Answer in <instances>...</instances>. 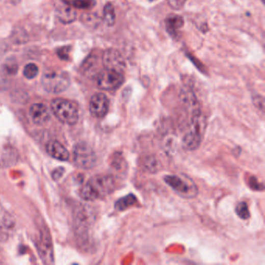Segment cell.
<instances>
[{
  "instance_id": "obj_1",
  "label": "cell",
  "mask_w": 265,
  "mask_h": 265,
  "mask_svg": "<svg viewBox=\"0 0 265 265\" xmlns=\"http://www.w3.org/2000/svg\"><path fill=\"white\" fill-rule=\"evenodd\" d=\"M116 186V180L113 176L96 175L82 187L80 194L86 201H96L113 193Z\"/></svg>"
},
{
  "instance_id": "obj_2",
  "label": "cell",
  "mask_w": 265,
  "mask_h": 265,
  "mask_svg": "<svg viewBox=\"0 0 265 265\" xmlns=\"http://www.w3.org/2000/svg\"><path fill=\"white\" fill-rule=\"evenodd\" d=\"M205 124L206 121L199 109L196 108L192 111L189 129L185 133L182 140V146L183 149L192 151L199 147L203 139Z\"/></svg>"
},
{
  "instance_id": "obj_3",
  "label": "cell",
  "mask_w": 265,
  "mask_h": 265,
  "mask_svg": "<svg viewBox=\"0 0 265 265\" xmlns=\"http://www.w3.org/2000/svg\"><path fill=\"white\" fill-rule=\"evenodd\" d=\"M41 84L46 91L59 93L67 90L70 84L69 75L61 69H48L43 72Z\"/></svg>"
},
{
  "instance_id": "obj_4",
  "label": "cell",
  "mask_w": 265,
  "mask_h": 265,
  "mask_svg": "<svg viewBox=\"0 0 265 265\" xmlns=\"http://www.w3.org/2000/svg\"><path fill=\"white\" fill-rule=\"evenodd\" d=\"M51 111L56 118L64 124L73 125L79 120V108L75 102L57 98L51 103Z\"/></svg>"
},
{
  "instance_id": "obj_5",
  "label": "cell",
  "mask_w": 265,
  "mask_h": 265,
  "mask_svg": "<svg viewBox=\"0 0 265 265\" xmlns=\"http://www.w3.org/2000/svg\"><path fill=\"white\" fill-rule=\"evenodd\" d=\"M164 180L170 188L183 198H195L198 195L196 185L191 179L173 174L165 176Z\"/></svg>"
},
{
  "instance_id": "obj_6",
  "label": "cell",
  "mask_w": 265,
  "mask_h": 265,
  "mask_svg": "<svg viewBox=\"0 0 265 265\" xmlns=\"http://www.w3.org/2000/svg\"><path fill=\"white\" fill-rule=\"evenodd\" d=\"M74 163L80 168H93L97 164V155L93 149L86 143L76 145L73 152Z\"/></svg>"
},
{
  "instance_id": "obj_7",
  "label": "cell",
  "mask_w": 265,
  "mask_h": 265,
  "mask_svg": "<svg viewBox=\"0 0 265 265\" xmlns=\"http://www.w3.org/2000/svg\"><path fill=\"white\" fill-rule=\"evenodd\" d=\"M124 73L104 69L97 76V84L99 88L112 91L119 88L124 84Z\"/></svg>"
},
{
  "instance_id": "obj_8",
  "label": "cell",
  "mask_w": 265,
  "mask_h": 265,
  "mask_svg": "<svg viewBox=\"0 0 265 265\" xmlns=\"http://www.w3.org/2000/svg\"><path fill=\"white\" fill-rule=\"evenodd\" d=\"M103 65L105 69L124 73L126 69V63L123 58L122 55L116 49H108L103 52Z\"/></svg>"
},
{
  "instance_id": "obj_9",
  "label": "cell",
  "mask_w": 265,
  "mask_h": 265,
  "mask_svg": "<svg viewBox=\"0 0 265 265\" xmlns=\"http://www.w3.org/2000/svg\"><path fill=\"white\" fill-rule=\"evenodd\" d=\"M110 106V102L108 97L102 93H95L92 96L90 100V112L93 116L102 118L108 114Z\"/></svg>"
},
{
  "instance_id": "obj_10",
  "label": "cell",
  "mask_w": 265,
  "mask_h": 265,
  "mask_svg": "<svg viewBox=\"0 0 265 265\" xmlns=\"http://www.w3.org/2000/svg\"><path fill=\"white\" fill-rule=\"evenodd\" d=\"M30 117L35 124L41 125L50 119V112L44 103H35L30 108Z\"/></svg>"
},
{
  "instance_id": "obj_11",
  "label": "cell",
  "mask_w": 265,
  "mask_h": 265,
  "mask_svg": "<svg viewBox=\"0 0 265 265\" xmlns=\"http://www.w3.org/2000/svg\"><path fill=\"white\" fill-rule=\"evenodd\" d=\"M47 152L55 159L61 161L69 160V152L62 143L58 141H50L46 146Z\"/></svg>"
},
{
  "instance_id": "obj_12",
  "label": "cell",
  "mask_w": 265,
  "mask_h": 265,
  "mask_svg": "<svg viewBox=\"0 0 265 265\" xmlns=\"http://www.w3.org/2000/svg\"><path fill=\"white\" fill-rule=\"evenodd\" d=\"M138 203L137 198L133 194H129L126 196L119 198L115 202V208L117 211H122L128 209L131 207L134 206Z\"/></svg>"
},
{
  "instance_id": "obj_13",
  "label": "cell",
  "mask_w": 265,
  "mask_h": 265,
  "mask_svg": "<svg viewBox=\"0 0 265 265\" xmlns=\"http://www.w3.org/2000/svg\"><path fill=\"white\" fill-rule=\"evenodd\" d=\"M58 17L61 21L65 23H69L75 20L76 17V13L74 11L73 9L70 6H64V7H61L58 10Z\"/></svg>"
},
{
  "instance_id": "obj_14",
  "label": "cell",
  "mask_w": 265,
  "mask_h": 265,
  "mask_svg": "<svg viewBox=\"0 0 265 265\" xmlns=\"http://www.w3.org/2000/svg\"><path fill=\"white\" fill-rule=\"evenodd\" d=\"M165 23L168 31L175 32L183 26V20L181 17L177 15H170L166 19Z\"/></svg>"
},
{
  "instance_id": "obj_15",
  "label": "cell",
  "mask_w": 265,
  "mask_h": 265,
  "mask_svg": "<svg viewBox=\"0 0 265 265\" xmlns=\"http://www.w3.org/2000/svg\"><path fill=\"white\" fill-rule=\"evenodd\" d=\"M103 20L108 26H113L116 20V14H115V8L112 4H107L103 9Z\"/></svg>"
},
{
  "instance_id": "obj_16",
  "label": "cell",
  "mask_w": 265,
  "mask_h": 265,
  "mask_svg": "<svg viewBox=\"0 0 265 265\" xmlns=\"http://www.w3.org/2000/svg\"><path fill=\"white\" fill-rule=\"evenodd\" d=\"M67 5L79 9H90L95 6V0H65Z\"/></svg>"
},
{
  "instance_id": "obj_17",
  "label": "cell",
  "mask_w": 265,
  "mask_h": 265,
  "mask_svg": "<svg viewBox=\"0 0 265 265\" xmlns=\"http://www.w3.org/2000/svg\"><path fill=\"white\" fill-rule=\"evenodd\" d=\"M236 213L242 220H247L251 216L248 205L245 201H241L236 207Z\"/></svg>"
},
{
  "instance_id": "obj_18",
  "label": "cell",
  "mask_w": 265,
  "mask_h": 265,
  "mask_svg": "<svg viewBox=\"0 0 265 265\" xmlns=\"http://www.w3.org/2000/svg\"><path fill=\"white\" fill-rule=\"evenodd\" d=\"M38 73V67L34 63H29L26 65L23 69V75L28 79H34Z\"/></svg>"
},
{
  "instance_id": "obj_19",
  "label": "cell",
  "mask_w": 265,
  "mask_h": 265,
  "mask_svg": "<svg viewBox=\"0 0 265 265\" xmlns=\"http://www.w3.org/2000/svg\"><path fill=\"white\" fill-rule=\"evenodd\" d=\"M167 2L171 8L179 10L184 5L186 0H167Z\"/></svg>"
},
{
  "instance_id": "obj_20",
  "label": "cell",
  "mask_w": 265,
  "mask_h": 265,
  "mask_svg": "<svg viewBox=\"0 0 265 265\" xmlns=\"http://www.w3.org/2000/svg\"><path fill=\"white\" fill-rule=\"evenodd\" d=\"M122 157L121 155L119 156V154H115V157L112 160V165L115 170H122L123 167L121 166V163L123 161Z\"/></svg>"
},
{
  "instance_id": "obj_21",
  "label": "cell",
  "mask_w": 265,
  "mask_h": 265,
  "mask_svg": "<svg viewBox=\"0 0 265 265\" xmlns=\"http://www.w3.org/2000/svg\"><path fill=\"white\" fill-rule=\"evenodd\" d=\"M68 52H69V50L67 49V48H62L58 51V54H59V57L62 58V59H67L69 57Z\"/></svg>"
},
{
  "instance_id": "obj_22",
  "label": "cell",
  "mask_w": 265,
  "mask_h": 265,
  "mask_svg": "<svg viewBox=\"0 0 265 265\" xmlns=\"http://www.w3.org/2000/svg\"><path fill=\"white\" fill-rule=\"evenodd\" d=\"M63 171H64V169L62 168H59L55 170L54 173L52 174L53 178H54L55 180H58V179L60 178L62 174H63Z\"/></svg>"
},
{
  "instance_id": "obj_23",
  "label": "cell",
  "mask_w": 265,
  "mask_h": 265,
  "mask_svg": "<svg viewBox=\"0 0 265 265\" xmlns=\"http://www.w3.org/2000/svg\"><path fill=\"white\" fill-rule=\"evenodd\" d=\"M250 185H251V189L255 190V186H257V190H260V183L256 180L255 177H251Z\"/></svg>"
}]
</instances>
